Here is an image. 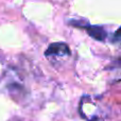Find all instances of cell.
Instances as JSON below:
<instances>
[{
	"label": "cell",
	"mask_w": 121,
	"mask_h": 121,
	"mask_svg": "<svg viewBox=\"0 0 121 121\" xmlns=\"http://www.w3.org/2000/svg\"><path fill=\"white\" fill-rule=\"evenodd\" d=\"M46 56H68L70 55V48L65 43H53L50 44L46 51Z\"/></svg>",
	"instance_id": "cell-2"
},
{
	"label": "cell",
	"mask_w": 121,
	"mask_h": 121,
	"mask_svg": "<svg viewBox=\"0 0 121 121\" xmlns=\"http://www.w3.org/2000/svg\"><path fill=\"white\" fill-rule=\"evenodd\" d=\"M70 25L74 26L77 28H81V29H85L86 32L88 33V35L90 37H92L94 39L98 40V42H104L107 37V32L101 26H89L87 25H83L81 21H70Z\"/></svg>",
	"instance_id": "cell-1"
}]
</instances>
